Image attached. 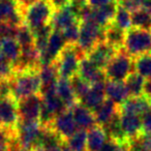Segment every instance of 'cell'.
I'll use <instances>...</instances> for the list:
<instances>
[{
	"instance_id": "19",
	"label": "cell",
	"mask_w": 151,
	"mask_h": 151,
	"mask_svg": "<svg viewBox=\"0 0 151 151\" xmlns=\"http://www.w3.org/2000/svg\"><path fill=\"white\" fill-rule=\"evenodd\" d=\"M151 101L145 99L144 96L140 97H128L122 105L118 107L120 114H129V115L143 116L145 112L149 109Z\"/></svg>"
},
{
	"instance_id": "46",
	"label": "cell",
	"mask_w": 151,
	"mask_h": 151,
	"mask_svg": "<svg viewBox=\"0 0 151 151\" xmlns=\"http://www.w3.org/2000/svg\"><path fill=\"white\" fill-rule=\"evenodd\" d=\"M35 0H18V2H19V4L21 5L22 9H25V7H27L28 5H30L31 3H33Z\"/></svg>"
},
{
	"instance_id": "2",
	"label": "cell",
	"mask_w": 151,
	"mask_h": 151,
	"mask_svg": "<svg viewBox=\"0 0 151 151\" xmlns=\"http://www.w3.org/2000/svg\"><path fill=\"white\" fill-rule=\"evenodd\" d=\"M12 95L17 101L40 93L42 81L38 70H28L16 73L11 80Z\"/></svg>"
},
{
	"instance_id": "5",
	"label": "cell",
	"mask_w": 151,
	"mask_h": 151,
	"mask_svg": "<svg viewBox=\"0 0 151 151\" xmlns=\"http://www.w3.org/2000/svg\"><path fill=\"white\" fill-rule=\"evenodd\" d=\"M123 50L132 58L151 53V31L132 27L125 32Z\"/></svg>"
},
{
	"instance_id": "52",
	"label": "cell",
	"mask_w": 151,
	"mask_h": 151,
	"mask_svg": "<svg viewBox=\"0 0 151 151\" xmlns=\"http://www.w3.org/2000/svg\"><path fill=\"white\" fill-rule=\"evenodd\" d=\"M116 1H117V0H116Z\"/></svg>"
},
{
	"instance_id": "44",
	"label": "cell",
	"mask_w": 151,
	"mask_h": 151,
	"mask_svg": "<svg viewBox=\"0 0 151 151\" xmlns=\"http://www.w3.org/2000/svg\"><path fill=\"white\" fill-rule=\"evenodd\" d=\"M140 140L144 144V146H146L151 151V134H143L140 137Z\"/></svg>"
},
{
	"instance_id": "24",
	"label": "cell",
	"mask_w": 151,
	"mask_h": 151,
	"mask_svg": "<svg viewBox=\"0 0 151 151\" xmlns=\"http://www.w3.org/2000/svg\"><path fill=\"white\" fill-rule=\"evenodd\" d=\"M117 6L118 3L115 0V1L107 5H104V6L99 7V9H94L93 22L101 27L106 28L113 21L114 16H115L116 11H117Z\"/></svg>"
},
{
	"instance_id": "49",
	"label": "cell",
	"mask_w": 151,
	"mask_h": 151,
	"mask_svg": "<svg viewBox=\"0 0 151 151\" xmlns=\"http://www.w3.org/2000/svg\"><path fill=\"white\" fill-rule=\"evenodd\" d=\"M1 45H2V40L0 38V51H1Z\"/></svg>"
},
{
	"instance_id": "4",
	"label": "cell",
	"mask_w": 151,
	"mask_h": 151,
	"mask_svg": "<svg viewBox=\"0 0 151 151\" xmlns=\"http://www.w3.org/2000/svg\"><path fill=\"white\" fill-rule=\"evenodd\" d=\"M132 70L134 60L123 49L117 51L104 69L107 80L116 82H124L128 76L134 73Z\"/></svg>"
},
{
	"instance_id": "47",
	"label": "cell",
	"mask_w": 151,
	"mask_h": 151,
	"mask_svg": "<svg viewBox=\"0 0 151 151\" xmlns=\"http://www.w3.org/2000/svg\"><path fill=\"white\" fill-rule=\"evenodd\" d=\"M33 151H61V147H54V148H37Z\"/></svg>"
},
{
	"instance_id": "38",
	"label": "cell",
	"mask_w": 151,
	"mask_h": 151,
	"mask_svg": "<svg viewBox=\"0 0 151 151\" xmlns=\"http://www.w3.org/2000/svg\"><path fill=\"white\" fill-rule=\"evenodd\" d=\"M118 5L123 7L130 14L141 9V3L142 0H117Z\"/></svg>"
},
{
	"instance_id": "45",
	"label": "cell",
	"mask_w": 151,
	"mask_h": 151,
	"mask_svg": "<svg viewBox=\"0 0 151 151\" xmlns=\"http://www.w3.org/2000/svg\"><path fill=\"white\" fill-rule=\"evenodd\" d=\"M141 9H143L146 13H148L149 15H151V0H142Z\"/></svg>"
},
{
	"instance_id": "3",
	"label": "cell",
	"mask_w": 151,
	"mask_h": 151,
	"mask_svg": "<svg viewBox=\"0 0 151 151\" xmlns=\"http://www.w3.org/2000/svg\"><path fill=\"white\" fill-rule=\"evenodd\" d=\"M84 57L86 56L81 52L77 45H66L54 62L59 78L70 80L78 75L80 61Z\"/></svg>"
},
{
	"instance_id": "18",
	"label": "cell",
	"mask_w": 151,
	"mask_h": 151,
	"mask_svg": "<svg viewBox=\"0 0 151 151\" xmlns=\"http://www.w3.org/2000/svg\"><path fill=\"white\" fill-rule=\"evenodd\" d=\"M70 110L73 112V119H75V122L79 129H83L87 132L94 125H96L93 112L84 107L80 101L78 104H76Z\"/></svg>"
},
{
	"instance_id": "50",
	"label": "cell",
	"mask_w": 151,
	"mask_h": 151,
	"mask_svg": "<svg viewBox=\"0 0 151 151\" xmlns=\"http://www.w3.org/2000/svg\"><path fill=\"white\" fill-rule=\"evenodd\" d=\"M17 151H29V150H25V149H19V150H17Z\"/></svg>"
},
{
	"instance_id": "1",
	"label": "cell",
	"mask_w": 151,
	"mask_h": 151,
	"mask_svg": "<svg viewBox=\"0 0 151 151\" xmlns=\"http://www.w3.org/2000/svg\"><path fill=\"white\" fill-rule=\"evenodd\" d=\"M54 12L55 9L49 0H35L23 9L24 24L34 32L44 26L50 25Z\"/></svg>"
},
{
	"instance_id": "34",
	"label": "cell",
	"mask_w": 151,
	"mask_h": 151,
	"mask_svg": "<svg viewBox=\"0 0 151 151\" xmlns=\"http://www.w3.org/2000/svg\"><path fill=\"white\" fill-rule=\"evenodd\" d=\"M15 68L13 62L0 53V81H11L15 77Z\"/></svg>"
},
{
	"instance_id": "16",
	"label": "cell",
	"mask_w": 151,
	"mask_h": 151,
	"mask_svg": "<svg viewBox=\"0 0 151 151\" xmlns=\"http://www.w3.org/2000/svg\"><path fill=\"white\" fill-rule=\"evenodd\" d=\"M78 75L90 85L106 82V80H107L105 71L103 69L99 68L97 66H95L86 57L81 59Z\"/></svg>"
},
{
	"instance_id": "15",
	"label": "cell",
	"mask_w": 151,
	"mask_h": 151,
	"mask_svg": "<svg viewBox=\"0 0 151 151\" xmlns=\"http://www.w3.org/2000/svg\"><path fill=\"white\" fill-rule=\"evenodd\" d=\"M120 126L125 138L129 142L144 134L142 128V119L140 116L120 114Z\"/></svg>"
},
{
	"instance_id": "10",
	"label": "cell",
	"mask_w": 151,
	"mask_h": 151,
	"mask_svg": "<svg viewBox=\"0 0 151 151\" xmlns=\"http://www.w3.org/2000/svg\"><path fill=\"white\" fill-rule=\"evenodd\" d=\"M46 128V127H45ZM47 128H50L53 132H55L60 138H62L64 141H66L68 138H70L77 130L79 129L77 124L75 122L73 116V112L70 109H67L63 111L62 113L58 114L54 118L51 125Z\"/></svg>"
},
{
	"instance_id": "13",
	"label": "cell",
	"mask_w": 151,
	"mask_h": 151,
	"mask_svg": "<svg viewBox=\"0 0 151 151\" xmlns=\"http://www.w3.org/2000/svg\"><path fill=\"white\" fill-rule=\"evenodd\" d=\"M66 46L64 38L62 36L61 31L53 30L48 40L47 49L42 55H40V64L42 65H50L55 62L57 57L60 55L62 50ZM40 65V66H42Z\"/></svg>"
},
{
	"instance_id": "35",
	"label": "cell",
	"mask_w": 151,
	"mask_h": 151,
	"mask_svg": "<svg viewBox=\"0 0 151 151\" xmlns=\"http://www.w3.org/2000/svg\"><path fill=\"white\" fill-rule=\"evenodd\" d=\"M80 25L81 23H75L61 31L66 45H77L80 34Z\"/></svg>"
},
{
	"instance_id": "29",
	"label": "cell",
	"mask_w": 151,
	"mask_h": 151,
	"mask_svg": "<svg viewBox=\"0 0 151 151\" xmlns=\"http://www.w3.org/2000/svg\"><path fill=\"white\" fill-rule=\"evenodd\" d=\"M65 143L71 149V151H86L87 132L78 129L70 138L65 141Z\"/></svg>"
},
{
	"instance_id": "51",
	"label": "cell",
	"mask_w": 151,
	"mask_h": 151,
	"mask_svg": "<svg viewBox=\"0 0 151 151\" xmlns=\"http://www.w3.org/2000/svg\"><path fill=\"white\" fill-rule=\"evenodd\" d=\"M0 128H1V125H0Z\"/></svg>"
},
{
	"instance_id": "21",
	"label": "cell",
	"mask_w": 151,
	"mask_h": 151,
	"mask_svg": "<svg viewBox=\"0 0 151 151\" xmlns=\"http://www.w3.org/2000/svg\"><path fill=\"white\" fill-rule=\"evenodd\" d=\"M118 112H119L118 106L112 101L106 99L104 103L93 112V114L97 125L104 127L113 119L116 114H118Z\"/></svg>"
},
{
	"instance_id": "7",
	"label": "cell",
	"mask_w": 151,
	"mask_h": 151,
	"mask_svg": "<svg viewBox=\"0 0 151 151\" xmlns=\"http://www.w3.org/2000/svg\"><path fill=\"white\" fill-rule=\"evenodd\" d=\"M104 29L94 22L81 23L77 46L86 56L99 42H104Z\"/></svg>"
},
{
	"instance_id": "31",
	"label": "cell",
	"mask_w": 151,
	"mask_h": 151,
	"mask_svg": "<svg viewBox=\"0 0 151 151\" xmlns=\"http://www.w3.org/2000/svg\"><path fill=\"white\" fill-rule=\"evenodd\" d=\"M132 27L151 31V15L143 9L132 14Z\"/></svg>"
},
{
	"instance_id": "25",
	"label": "cell",
	"mask_w": 151,
	"mask_h": 151,
	"mask_svg": "<svg viewBox=\"0 0 151 151\" xmlns=\"http://www.w3.org/2000/svg\"><path fill=\"white\" fill-rule=\"evenodd\" d=\"M124 40H125V31L118 28L114 24H110L104 29V42L109 46L119 51L123 49Z\"/></svg>"
},
{
	"instance_id": "17",
	"label": "cell",
	"mask_w": 151,
	"mask_h": 151,
	"mask_svg": "<svg viewBox=\"0 0 151 151\" xmlns=\"http://www.w3.org/2000/svg\"><path fill=\"white\" fill-rule=\"evenodd\" d=\"M106 82L96 83V84L91 85L89 91L86 93L84 97L80 101L84 107L89 109L90 111L94 112L101 104L104 103L107 97H106Z\"/></svg>"
},
{
	"instance_id": "33",
	"label": "cell",
	"mask_w": 151,
	"mask_h": 151,
	"mask_svg": "<svg viewBox=\"0 0 151 151\" xmlns=\"http://www.w3.org/2000/svg\"><path fill=\"white\" fill-rule=\"evenodd\" d=\"M16 40L19 42L21 46V49L26 48V47H30L34 45V35L33 32L25 25H21L18 27L17 30V35H16Z\"/></svg>"
},
{
	"instance_id": "6",
	"label": "cell",
	"mask_w": 151,
	"mask_h": 151,
	"mask_svg": "<svg viewBox=\"0 0 151 151\" xmlns=\"http://www.w3.org/2000/svg\"><path fill=\"white\" fill-rule=\"evenodd\" d=\"M44 129L45 128L40 125V121L20 120L16 128L17 140L20 147L29 151H33L38 148Z\"/></svg>"
},
{
	"instance_id": "41",
	"label": "cell",
	"mask_w": 151,
	"mask_h": 151,
	"mask_svg": "<svg viewBox=\"0 0 151 151\" xmlns=\"http://www.w3.org/2000/svg\"><path fill=\"white\" fill-rule=\"evenodd\" d=\"M115 0H88V4L90 5L93 9H99V7H101L104 5H107L109 3L113 2Z\"/></svg>"
},
{
	"instance_id": "14",
	"label": "cell",
	"mask_w": 151,
	"mask_h": 151,
	"mask_svg": "<svg viewBox=\"0 0 151 151\" xmlns=\"http://www.w3.org/2000/svg\"><path fill=\"white\" fill-rule=\"evenodd\" d=\"M116 53L117 50L109 46L107 42H101L86 55V58L95 66L104 70Z\"/></svg>"
},
{
	"instance_id": "36",
	"label": "cell",
	"mask_w": 151,
	"mask_h": 151,
	"mask_svg": "<svg viewBox=\"0 0 151 151\" xmlns=\"http://www.w3.org/2000/svg\"><path fill=\"white\" fill-rule=\"evenodd\" d=\"M16 136V130H9L2 127L0 128V151H9L11 142Z\"/></svg>"
},
{
	"instance_id": "43",
	"label": "cell",
	"mask_w": 151,
	"mask_h": 151,
	"mask_svg": "<svg viewBox=\"0 0 151 151\" xmlns=\"http://www.w3.org/2000/svg\"><path fill=\"white\" fill-rule=\"evenodd\" d=\"M55 9H60L70 3V0H49Z\"/></svg>"
},
{
	"instance_id": "8",
	"label": "cell",
	"mask_w": 151,
	"mask_h": 151,
	"mask_svg": "<svg viewBox=\"0 0 151 151\" xmlns=\"http://www.w3.org/2000/svg\"><path fill=\"white\" fill-rule=\"evenodd\" d=\"M79 9L80 5L69 3L65 7L55 9L50 25L54 30L63 31L65 28L75 23H81L79 20Z\"/></svg>"
},
{
	"instance_id": "23",
	"label": "cell",
	"mask_w": 151,
	"mask_h": 151,
	"mask_svg": "<svg viewBox=\"0 0 151 151\" xmlns=\"http://www.w3.org/2000/svg\"><path fill=\"white\" fill-rule=\"evenodd\" d=\"M56 93L59 99H61V101L64 104L66 109H71L76 104L79 103L78 99L75 95V92H73L69 80L59 78L58 81H57Z\"/></svg>"
},
{
	"instance_id": "40",
	"label": "cell",
	"mask_w": 151,
	"mask_h": 151,
	"mask_svg": "<svg viewBox=\"0 0 151 151\" xmlns=\"http://www.w3.org/2000/svg\"><path fill=\"white\" fill-rule=\"evenodd\" d=\"M9 96H13L11 81H0V99H5Z\"/></svg>"
},
{
	"instance_id": "39",
	"label": "cell",
	"mask_w": 151,
	"mask_h": 151,
	"mask_svg": "<svg viewBox=\"0 0 151 151\" xmlns=\"http://www.w3.org/2000/svg\"><path fill=\"white\" fill-rule=\"evenodd\" d=\"M142 128L144 134H151V105L142 116Z\"/></svg>"
},
{
	"instance_id": "32",
	"label": "cell",
	"mask_w": 151,
	"mask_h": 151,
	"mask_svg": "<svg viewBox=\"0 0 151 151\" xmlns=\"http://www.w3.org/2000/svg\"><path fill=\"white\" fill-rule=\"evenodd\" d=\"M69 82H70V85L73 87V90L75 92L76 97L78 99L79 101L86 95V93L88 92L91 87V85L88 82H86L85 80H83L79 75L75 76L73 78H71L69 80Z\"/></svg>"
},
{
	"instance_id": "28",
	"label": "cell",
	"mask_w": 151,
	"mask_h": 151,
	"mask_svg": "<svg viewBox=\"0 0 151 151\" xmlns=\"http://www.w3.org/2000/svg\"><path fill=\"white\" fill-rule=\"evenodd\" d=\"M134 70L145 80L151 79V53L134 58Z\"/></svg>"
},
{
	"instance_id": "11",
	"label": "cell",
	"mask_w": 151,
	"mask_h": 151,
	"mask_svg": "<svg viewBox=\"0 0 151 151\" xmlns=\"http://www.w3.org/2000/svg\"><path fill=\"white\" fill-rule=\"evenodd\" d=\"M0 22H4L15 27L23 25V9L18 0H0Z\"/></svg>"
},
{
	"instance_id": "26",
	"label": "cell",
	"mask_w": 151,
	"mask_h": 151,
	"mask_svg": "<svg viewBox=\"0 0 151 151\" xmlns=\"http://www.w3.org/2000/svg\"><path fill=\"white\" fill-rule=\"evenodd\" d=\"M124 86L127 90L129 97L143 96V88H144L145 79L142 78L137 73H132L124 81Z\"/></svg>"
},
{
	"instance_id": "48",
	"label": "cell",
	"mask_w": 151,
	"mask_h": 151,
	"mask_svg": "<svg viewBox=\"0 0 151 151\" xmlns=\"http://www.w3.org/2000/svg\"><path fill=\"white\" fill-rule=\"evenodd\" d=\"M70 2L73 3V4H77V5H84L88 2V0H70Z\"/></svg>"
},
{
	"instance_id": "27",
	"label": "cell",
	"mask_w": 151,
	"mask_h": 151,
	"mask_svg": "<svg viewBox=\"0 0 151 151\" xmlns=\"http://www.w3.org/2000/svg\"><path fill=\"white\" fill-rule=\"evenodd\" d=\"M22 49L19 42L15 38H6L2 40V45H1V54L4 57H6L13 64L19 60L21 56Z\"/></svg>"
},
{
	"instance_id": "22",
	"label": "cell",
	"mask_w": 151,
	"mask_h": 151,
	"mask_svg": "<svg viewBox=\"0 0 151 151\" xmlns=\"http://www.w3.org/2000/svg\"><path fill=\"white\" fill-rule=\"evenodd\" d=\"M106 97L119 107L128 99V93L124 86L123 82H116V81H106Z\"/></svg>"
},
{
	"instance_id": "30",
	"label": "cell",
	"mask_w": 151,
	"mask_h": 151,
	"mask_svg": "<svg viewBox=\"0 0 151 151\" xmlns=\"http://www.w3.org/2000/svg\"><path fill=\"white\" fill-rule=\"evenodd\" d=\"M112 24H114L118 28L126 32L132 28V14L126 9H124L123 7H121L120 5H118Z\"/></svg>"
},
{
	"instance_id": "20",
	"label": "cell",
	"mask_w": 151,
	"mask_h": 151,
	"mask_svg": "<svg viewBox=\"0 0 151 151\" xmlns=\"http://www.w3.org/2000/svg\"><path fill=\"white\" fill-rule=\"evenodd\" d=\"M108 141V137L104 127L94 125L87 130L86 151H101Z\"/></svg>"
},
{
	"instance_id": "9",
	"label": "cell",
	"mask_w": 151,
	"mask_h": 151,
	"mask_svg": "<svg viewBox=\"0 0 151 151\" xmlns=\"http://www.w3.org/2000/svg\"><path fill=\"white\" fill-rule=\"evenodd\" d=\"M20 122L18 101L13 96L0 99V125L9 130H16Z\"/></svg>"
},
{
	"instance_id": "42",
	"label": "cell",
	"mask_w": 151,
	"mask_h": 151,
	"mask_svg": "<svg viewBox=\"0 0 151 151\" xmlns=\"http://www.w3.org/2000/svg\"><path fill=\"white\" fill-rule=\"evenodd\" d=\"M143 96L151 101V79L145 80L144 88H143Z\"/></svg>"
},
{
	"instance_id": "37",
	"label": "cell",
	"mask_w": 151,
	"mask_h": 151,
	"mask_svg": "<svg viewBox=\"0 0 151 151\" xmlns=\"http://www.w3.org/2000/svg\"><path fill=\"white\" fill-rule=\"evenodd\" d=\"M18 27L12 26L4 22H0V38L6 40V38H15L17 35Z\"/></svg>"
},
{
	"instance_id": "12",
	"label": "cell",
	"mask_w": 151,
	"mask_h": 151,
	"mask_svg": "<svg viewBox=\"0 0 151 151\" xmlns=\"http://www.w3.org/2000/svg\"><path fill=\"white\" fill-rule=\"evenodd\" d=\"M42 97L40 93L26 97L18 101V112L20 120L38 121L42 111Z\"/></svg>"
}]
</instances>
